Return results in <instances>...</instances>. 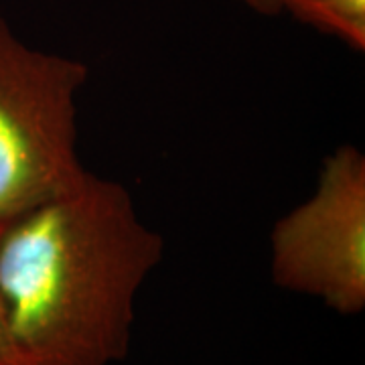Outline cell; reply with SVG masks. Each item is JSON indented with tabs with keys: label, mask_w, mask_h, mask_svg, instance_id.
Segmentation results:
<instances>
[{
	"label": "cell",
	"mask_w": 365,
	"mask_h": 365,
	"mask_svg": "<svg viewBox=\"0 0 365 365\" xmlns=\"http://www.w3.org/2000/svg\"><path fill=\"white\" fill-rule=\"evenodd\" d=\"M83 61L29 47L0 16V227L78 185Z\"/></svg>",
	"instance_id": "2"
},
{
	"label": "cell",
	"mask_w": 365,
	"mask_h": 365,
	"mask_svg": "<svg viewBox=\"0 0 365 365\" xmlns=\"http://www.w3.org/2000/svg\"><path fill=\"white\" fill-rule=\"evenodd\" d=\"M282 13L365 51V0H284Z\"/></svg>",
	"instance_id": "4"
},
{
	"label": "cell",
	"mask_w": 365,
	"mask_h": 365,
	"mask_svg": "<svg viewBox=\"0 0 365 365\" xmlns=\"http://www.w3.org/2000/svg\"><path fill=\"white\" fill-rule=\"evenodd\" d=\"M0 365H26L25 355L14 339L2 297H0Z\"/></svg>",
	"instance_id": "5"
},
{
	"label": "cell",
	"mask_w": 365,
	"mask_h": 365,
	"mask_svg": "<svg viewBox=\"0 0 365 365\" xmlns=\"http://www.w3.org/2000/svg\"><path fill=\"white\" fill-rule=\"evenodd\" d=\"M276 287L351 317L365 307V157L343 144L325 158L313 195L274 223Z\"/></svg>",
	"instance_id": "3"
},
{
	"label": "cell",
	"mask_w": 365,
	"mask_h": 365,
	"mask_svg": "<svg viewBox=\"0 0 365 365\" xmlns=\"http://www.w3.org/2000/svg\"><path fill=\"white\" fill-rule=\"evenodd\" d=\"M242 4H246L254 13L266 14V16H274V14L282 13L284 0H237Z\"/></svg>",
	"instance_id": "6"
},
{
	"label": "cell",
	"mask_w": 365,
	"mask_h": 365,
	"mask_svg": "<svg viewBox=\"0 0 365 365\" xmlns=\"http://www.w3.org/2000/svg\"><path fill=\"white\" fill-rule=\"evenodd\" d=\"M165 256L122 182L83 179L0 227V297L26 365H114Z\"/></svg>",
	"instance_id": "1"
}]
</instances>
